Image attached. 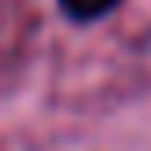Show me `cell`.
<instances>
[{
	"instance_id": "cell-1",
	"label": "cell",
	"mask_w": 151,
	"mask_h": 151,
	"mask_svg": "<svg viewBox=\"0 0 151 151\" xmlns=\"http://www.w3.org/2000/svg\"><path fill=\"white\" fill-rule=\"evenodd\" d=\"M55 4L70 22H96L107 11H114L118 0H55Z\"/></svg>"
}]
</instances>
